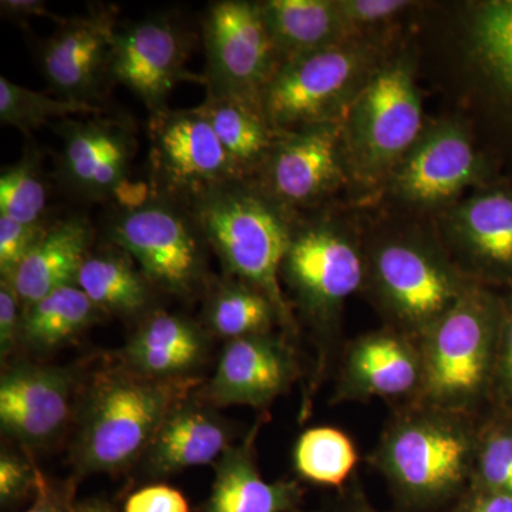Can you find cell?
I'll list each match as a JSON object with an SVG mask.
<instances>
[{
    "label": "cell",
    "instance_id": "cell-19",
    "mask_svg": "<svg viewBox=\"0 0 512 512\" xmlns=\"http://www.w3.org/2000/svg\"><path fill=\"white\" fill-rule=\"evenodd\" d=\"M483 168L466 131L457 124H441L420 137L404 157L394 187L413 204H446L480 180Z\"/></svg>",
    "mask_w": 512,
    "mask_h": 512
},
{
    "label": "cell",
    "instance_id": "cell-22",
    "mask_svg": "<svg viewBox=\"0 0 512 512\" xmlns=\"http://www.w3.org/2000/svg\"><path fill=\"white\" fill-rule=\"evenodd\" d=\"M256 430L239 446L222 454L215 468L210 500L204 512H293L303 497L296 481L269 483L255 458Z\"/></svg>",
    "mask_w": 512,
    "mask_h": 512
},
{
    "label": "cell",
    "instance_id": "cell-11",
    "mask_svg": "<svg viewBox=\"0 0 512 512\" xmlns=\"http://www.w3.org/2000/svg\"><path fill=\"white\" fill-rule=\"evenodd\" d=\"M366 62L363 50L343 42L286 60L261 94L265 119L276 133L333 121Z\"/></svg>",
    "mask_w": 512,
    "mask_h": 512
},
{
    "label": "cell",
    "instance_id": "cell-8",
    "mask_svg": "<svg viewBox=\"0 0 512 512\" xmlns=\"http://www.w3.org/2000/svg\"><path fill=\"white\" fill-rule=\"evenodd\" d=\"M423 110L413 74L404 63L390 64L360 90L342 133L353 163L376 177L402 163L420 140Z\"/></svg>",
    "mask_w": 512,
    "mask_h": 512
},
{
    "label": "cell",
    "instance_id": "cell-1",
    "mask_svg": "<svg viewBox=\"0 0 512 512\" xmlns=\"http://www.w3.org/2000/svg\"><path fill=\"white\" fill-rule=\"evenodd\" d=\"M480 416L420 403L397 407L367 457L404 512L453 507L473 474Z\"/></svg>",
    "mask_w": 512,
    "mask_h": 512
},
{
    "label": "cell",
    "instance_id": "cell-7",
    "mask_svg": "<svg viewBox=\"0 0 512 512\" xmlns=\"http://www.w3.org/2000/svg\"><path fill=\"white\" fill-rule=\"evenodd\" d=\"M281 279L313 328L332 335L346 301L365 285L366 256L332 225L292 229Z\"/></svg>",
    "mask_w": 512,
    "mask_h": 512
},
{
    "label": "cell",
    "instance_id": "cell-44",
    "mask_svg": "<svg viewBox=\"0 0 512 512\" xmlns=\"http://www.w3.org/2000/svg\"><path fill=\"white\" fill-rule=\"evenodd\" d=\"M335 512H380L375 505L369 503L357 485H353L348 493L342 495Z\"/></svg>",
    "mask_w": 512,
    "mask_h": 512
},
{
    "label": "cell",
    "instance_id": "cell-34",
    "mask_svg": "<svg viewBox=\"0 0 512 512\" xmlns=\"http://www.w3.org/2000/svg\"><path fill=\"white\" fill-rule=\"evenodd\" d=\"M47 191L36 153L30 151L19 163L3 168L0 174V215L12 220L43 222Z\"/></svg>",
    "mask_w": 512,
    "mask_h": 512
},
{
    "label": "cell",
    "instance_id": "cell-21",
    "mask_svg": "<svg viewBox=\"0 0 512 512\" xmlns=\"http://www.w3.org/2000/svg\"><path fill=\"white\" fill-rule=\"evenodd\" d=\"M93 229L83 217L50 225L10 279L23 311L64 286L76 285L77 275L92 247Z\"/></svg>",
    "mask_w": 512,
    "mask_h": 512
},
{
    "label": "cell",
    "instance_id": "cell-38",
    "mask_svg": "<svg viewBox=\"0 0 512 512\" xmlns=\"http://www.w3.org/2000/svg\"><path fill=\"white\" fill-rule=\"evenodd\" d=\"M410 5L412 3L404 0H339L336 2L346 30L376 25L392 19Z\"/></svg>",
    "mask_w": 512,
    "mask_h": 512
},
{
    "label": "cell",
    "instance_id": "cell-18",
    "mask_svg": "<svg viewBox=\"0 0 512 512\" xmlns=\"http://www.w3.org/2000/svg\"><path fill=\"white\" fill-rule=\"evenodd\" d=\"M63 138L62 177L87 200H110L124 187L136 153L130 124L120 119H94L60 124Z\"/></svg>",
    "mask_w": 512,
    "mask_h": 512
},
{
    "label": "cell",
    "instance_id": "cell-43",
    "mask_svg": "<svg viewBox=\"0 0 512 512\" xmlns=\"http://www.w3.org/2000/svg\"><path fill=\"white\" fill-rule=\"evenodd\" d=\"M26 512H74V507L67 504L66 498L47 487L42 478L35 494V503Z\"/></svg>",
    "mask_w": 512,
    "mask_h": 512
},
{
    "label": "cell",
    "instance_id": "cell-45",
    "mask_svg": "<svg viewBox=\"0 0 512 512\" xmlns=\"http://www.w3.org/2000/svg\"><path fill=\"white\" fill-rule=\"evenodd\" d=\"M74 512H116L110 505L101 503V501H87L74 507Z\"/></svg>",
    "mask_w": 512,
    "mask_h": 512
},
{
    "label": "cell",
    "instance_id": "cell-13",
    "mask_svg": "<svg viewBox=\"0 0 512 512\" xmlns=\"http://www.w3.org/2000/svg\"><path fill=\"white\" fill-rule=\"evenodd\" d=\"M421 382L419 340L384 326L360 335L343 350L332 403L384 399L402 406L417 399Z\"/></svg>",
    "mask_w": 512,
    "mask_h": 512
},
{
    "label": "cell",
    "instance_id": "cell-24",
    "mask_svg": "<svg viewBox=\"0 0 512 512\" xmlns=\"http://www.w3.org/2000/svg\"><path fill=\"white\" fill-rule=\"evenodd\" d=\"M205 348L201 329L190 319L158 312L134 333L124 357L137 375L171 380L200 365Z\"/></svg>",
    "mask_w": 512,
    "mask_h": 512
},
{
    "label": "cell",
    "instance_id": "cell-31",
    "mask_svg": "<svg viewBox=\"0 0 512 512\" xmlns=\"http://www.w3.org/2000/svg\"><path fill=\"white\" fill-rule=\"evenodd\" d=\"M471 35L481 69L512 106V0H490L478 6Z\"/></svg>",
    "mask_w": 512,
    "mask_h": 512
},
{
    "label": "cell",
    "instance_id": "cell-23",
    "mask_svg": "<svg viewBox=\"0 0 512 512\" xmlns=\"http://www.w3.org/2000/svg\"><path fill=\"white\" fill-rule=\"evenodd\" d=\"M229 447L227 427L214 414L200 406L177 404L147 448L148 467L156 476H170L214 463Z\"/></svg>",
    "mask_w": 512,
    "mask_h": 512
},
{
    "label": "cell",
    "instance_id": "cell-28",
    "mask_svg": "<svg viewBox=\"0 0 512 512\" xmlns=\"http://www.w3.org/2000/svg\"><path fill=\"white\" fill-rule=\"evenodd\" d=\"M23 312L20 336L28 346L52 349L79 335L99 309L77 285L64 286Z\"/></svg>",
    "mask_w": 512,
    "mask_h": 512
},
{
    "label": "cell",
    "instance_id": "cell-2",
    "mask_svg": "<svg viewBox=\"0 0 512 512\" xmlns=\"http://www.w3.org/2000/svg\"><path fill=\"white\" fill-rule=\"evenodd\" d=\"M503 292L473 282L419 339L423 382L412 403L481 416L491 404Z\"/></svg>",
    "mask_w": 512,
    "mask_h": 512
},
{
    "label": "cell",
    "instance_id": "cell-26",
    "mask_svg": "<svg viewBox=\"0 0 512 512\" xmlns=\"http://www.w3.org/2000/svg\"><path fill=\"white\" fill-rule=\"evenodd\" d=\"M262 15L281 62L342 43L346 30L336 2L269 0Z\"/></svg>",
    "mask_w": 512,
    "mask_h": 512
},
{
    "label": "cell",
    "instance_id": "cell-20",
    "mask_svg": "<svg viewBox=\"0 0 512 512\" xmlns=\"http://www.w3.org/2000/svg\"><path fill=\"white\" fill-rule=\"evenodd\" d=\"M72 375L62 367L16 366L0 380V424L28 446L56 439L70 416Z\"/></svg>",
    "mask_w": 512,
    "mask_h": 512
},
{
    "label": "cell",
    "instance_id": "cell-33",
    "mask_svg": "<svg viewBox=\"0 0 512 512\" xmlns=\"http://www.w3.org/2000/svg\"><path fill=\"white\" fill-rule=\"evenodd\" d=\"M99 106L47 94L33 92L26 87L0 77V121L3 126L15 127L23 133L35 130L53 119H67L82 114H99Z\"/></svg>",
    "mask_w": 512,
    "mask_h": 512
},
{
    "label": "cell",
    "instance_id": "cell-4",
    "mask_svg": "<svg viewBox=\"0 0 512 512\" xmlns=\"http://www.w3.org/2000/svg\"><path fill=\"white\" fill-rule=\"evenodd\" d=\"M180 380L114 373L94 386L76 444L80 473H111L147 450L183 397Z\"/></svg>",
    "mask_w": 512,
    "mask_h": 512
},
{
    "label": "cell",
    "instance_id": "cell-5",
    "mask_svg": "<svg viewBox=\"0 0 512 512\" xmlns=\"http://www.w3.org/2000/svg\"><path fill=\"white\" fill-rule=\"evenodd\" d=\"M366 282L387 326L417 340L473 284L450 256L412 239L377 245L366 256Z\"/></svg>",
    "mask_w": 512,
    "mask_h": 512
},
{
    "label": "cell",
    "instance_id": "cell-9",
    "mask_svg": "<svg viewBox=\"0 0 512 512\" xmlns=\"http://www.w3.org/2000/svg\"><path fill=\"white\" fill-rule=\"evenodd\" d=\"M153 194L190 207L205 194L242 180L204 114L165 109L150 114Z\"/></svg>",
    "mask_w": 512,
    "mask_h": 512
},
{
    "label": "cell",
    "instance_id": "cell-16",
    "mask_svg": "<svg viewBox=\"0 0 512 512\" xmlns=\"http://www.w3.org/2000/svg\"><path fill=\"white\" fill-rule=\"evenodd\" d=\"M454 264L470 281L512 291V188L474 195L451 218Z\"/></svg>",
    "mask_w": 512,
    "mask_h": 512
},
{
    "label": "cell",
    "instance_id": "cell-37",
    "mask_svg": "<svg viewBox=\"0 0 512 512\" xmlns=\"http://www.w3.org/2000/svg\"><path fill=\"white\" fill-rule=\"evenodd\" d=\"M42 477L28 460L5 453L0 457V501L2 505L18 504L30 493H35Z\"/></svg>",
    "mask_w": 512,
    "mask_h": 512
},
{
    "label": "cell",
    "instance_id": "cell-6",
    "mask_svg": "<svg viewBox=\"0 0 512 512\" xmlns=\"http://www.w3.org/2000/svg\"><path fill=\"white\" fill-rule=\"evenodd\" d=\"M107 235L137 262L151 285L180 296L200 286L207 241L190 208L180 202L153 194L117 212Z\"/></svg>",
    "mask_w": 512,
    "mask_h": 512
},
{
    "label": "cell",
    "instance_id": "cell-29",
    "mask_svg": "<svg viewBox=\"0 0 512 512\" xmlns=\"http://www.w3.org/2000/svg\"><path fill=\"white\" fill-rule=\"evenodd\" d=\"M207 320L217 335L228 340L272 332L275 323L284 326L271 298L241 281L228 282L212 293Z\"/></svg>",
    "mask_w": 512,
    "mask_h": 512
},
{
    "label": "cell",
    "instance_id": "cell-30",
    "mask_svg": "<svg viewBox=\"0 0 512 512\" xmlns=\"http://www.w3.org/2000/svg\"><path fill=\"white\" fill-rule=\"evenodd\" d=\"M359 463L353 440L345 431L320 426L303 431L293 448L299 476L323 487H342Z\"/></svg>",
    "mask_w": 512,
    "mask_h": 512
},
{
    "label": "cell",
    "instance_id": "cell-3",
    "mask_svg": "<svg viewBox=\"0 0 512 512\" xmlns=\"http://www.w3.org/2000/svg\"><path fill=\"white\" fill-rule=\"evenodd\" d=\"M188 208L225 271L266 293L284 328L293 332L295 322L281 286L282 259L292 235L284 210L248 180L221 185Z\"/></svg>",
    "mask_w": 512,
    "mask_h": 512
},
{
    "label": "cell",
    "instance_id": "cell-39",
    "mask_svg": "<svg viewBox=\"0 0 512 512\" xmlns=\"http://www.w3.org/2000/svg\"><path fill=\"white\" fill-rule=\"evenodd\" d=\"M124 512H190V504L180 491L158 484L131 494L124 505Z\"/></svg>",
    "mask_w": 512,
    "mask_h": 512
},
{
    "label": "cell",
    "instance_id": "cell-25",
    "mask_svg": "<svg viewBox=\"0 0 512 512\" xmlns=\"http://www.w3.org/2000/svg\"><path fill=\"white\" fill-rule=\"evenodd\" d=\"M198 110L211 124L242 180L261 171L279 137L261 106L237 97L207 93Z\"/></svg>",
    "mask_w": 512,
    "mask_h": 512
},
{
    "label": "cell",
    "instance_id": "cell-32",
    "mask_svg": "<svg viewBox=\"0 0 512 512\" xmlns=\"http://www.w3.org/2000/svg\"><path fill=\"white\" fill-rule=\"evenodd\" d=\"M470 487L512 498V412L490 406L480 416Z\"/></svg>",
    "mask_w": 512,
    "mask_h": 512
},
{
    "label": "cell",
    "instance_id": "cell-42",
    "mask_svg": "<svg viewBox=\"0 0 512 512\" xmlns=\"http://www.w3.org/2000/svg\"><path fill=\"white\" fill-rule=\"evenodd\" d=\"M0 9H2L3 15L16 20L47 18L55 20L57 25L64 20V18L50 12L46 3L39 2V0H3V2H0Z\"/></svg>",
    "mask_w": 512,
    "mask_h": 512
},
{
    "label": "cell",
    "instance_id": "cell-14",
    "mask_svg": "<svg viewBox=\"0 0 512 512\" xmlns=\"http://www.w3.org/2000/svg\"><path fill=\"white\" fill-rule=\"evenodd\" d=\"M340 141L335 121L279 133L261 168L259 190L282 210L319 201L342 180Z\"/></svg>",
    "mask_w": 512,
    "mask_h": 512
},
{
    "label": "cell",
    "instance_id": "cell-12",
    "mask_svg": "<svg viewBox=\"0 0 512 512\" xmlns=\"http://www.w3.org/2000/svg\"><path fill=\"white\" fill-rule=\"evenodd\" d=\"M188 45L183 28L168 16H151L117 28L110 57V80L123 84L150 114L167 109L174 87L184 80L202 83L187 72Z\"/></svg>",
    "mask_w": 512,
    "mask_h": 512
},
{
    "label": "cell",
    "instance_id": "cell-10",
    "mask_svg": "<svg viewBox=\"0 0 512 512\" xmlns=\"http://www.w3.org/2000/svg\"><path fill=\"white\" fill-rule=\"evenodd\" d=\"M207 93L259 104L266 84L281 66V57L266 28L261 3L220 0L202 19Z\"/></svg>",
    "mask_w": 512,
    "mask_h": 512
},
{
    "label": "cell",
    "instance_id": "cell-35",
    "mask_svg": "<svg viewBox=\"0 0 512 512\" xmlns=\"http://www.w3.org/2000/svg\"><path fill=\"white\" fill-rule=\"evenodd\" d=\"M49 229L46 222L25 224L0 215V274L10 279L23 259L39 244Z\"/></svg>",
    "mask_w": 512,
    "mask_h": 512
},
{
    "label": "cell",
    "instance_id": "cell-36",
    "mask_svg": "<svg viewBox=\"0 0 512 512\" xmlns=\"http://www.w3.org/2000/svg\"><path fill=\"white\" fill-rule=\"evenodd\" d=\"M503 323L495 363L490 406L512 412V291L503 292Z\"/></svg>",
    "mask_w": 512,
    "mask_h": 512
},
{
    "label": "cell",
    "instance_id": "cell-41",
    "mask_svg": "<svg viewBox=\"0 0 512 512\" xmlns=\"http://www.w3.org/2000/svg\"><path fill=\"white\" fill-rule=\"evenodd\" d=\"M451 512H512V498L468 487Z\"/></svg>",
    "mask_w": 512,
    "mask_h": 512
},
{
    "label": "cell",
    "instance_id": "cell-40",
    "mask_svg": "<svg viewBox=\"0 0 512 512\" xmlns=\"http://www.w3.org/2000/svg\"><path fill=\"white\" fill-rule=\"evenodd\" d=\"M15 286L8 279L0 281V349L8 355L20 336L23 312Z\"/></svg>",
    "mask_w": 512,
    "mask_h": 512
},
{
    "label": "cell",
    "instance_id": "cell-15",
    "mask_svg": "<svg viewBox=\"0 0 512 512\" xmlns=\"http://www.w3.org/2000/svg\"><path fill=\"white\" fill-rule=\"evenodd\" d=\"M116 16L107 9L66 19L43 46L40 66L53 92L62 99L90 103L110 79Z\"/></svg>",
    "mask_w": 512,
    "mask_h": 512
},
{
    "label": "cell",
    "instance_id": "cell-27",
    "mask_svg": "<svg viewBox=\"0 0 512 512\" xmlns=\"http://www.w3.org/2000/svg\"><path fill=\"white\" fill-rule=\"evenodd\" d=\"M76 285L101 312L134 315L150 301V282L123 249L89 254Z\"/></svg>",
    "mask_w": 512,
    "mask_h": 512
},
{
    "label": "cell",
    "instance_id": "cell-17",
    "mask_svg": "<svg viewBox=\"0 0 512 512\" xmlns=\"http://www.w3.org/2000/svg\"><path fill=\"white\" fill-rule=\"evenodd\" d=\"M299 375L295 350L275 333L228 340L207 397L218 406H269Z\"/></svg>",
    "mask_w": 512,
    "mask_h": 512
}]
</instances>
